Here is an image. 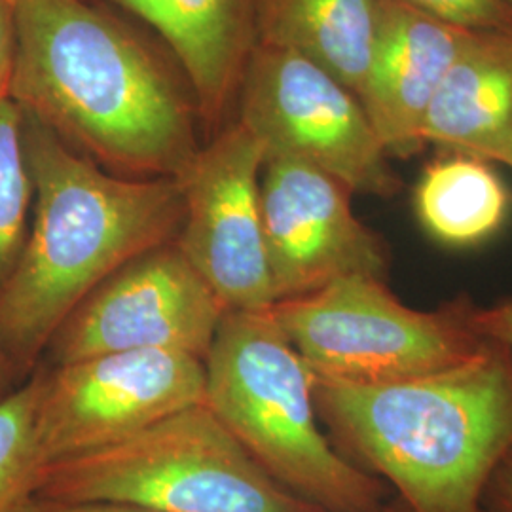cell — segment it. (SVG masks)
<instances>
[{"instance_id": "obj_11", "label": "cell", "mask_w": 512, "mask_h": 512, "mask_svg": "<svg viewBox=\"0 0 512 512\" xmlns=\"http://www.w3.org/2000/svg\"><path fill=\"white\" fill-rule=\"evenodd\" d=\"M351 190L300 160L266 156L260 209L275 302L315 293L336 279H389L391 251L357 219Z\"/></svg>"}, {"instance_id": "obj_16", "label": "cell", "mask_w": 512, "mask_h": 512, "mask_svg": "<svg viewBox=\"0 0 512 512\" xmlns=\"http://www.w3.org/2000/svg\"><path fill=\"white\" fill-rule=\"evenodd\" d=\"M412 203L429 238L444 247L469 249L503 228L511 194L490 162L446 152L423 167Z\"/></svg>"}, {"instance_id": "obj_6", "label": "cell", "mask_w": 512, "mask_h": 512, "mask_svg": "<svg viewBox=\"0 0 512 512\" xmlns=\"http://www.w3.org/2000/svg\"><path fill=\"white\" fill-rule=\"evenodd\" d=\"M315 378L382 384L442 372L490 348L461 294L439 310H414L376 277H344L268 308Z\"/></svg>"}, {"instance_id": "obj_3", "label": "cell", "mask_w": 512, "mask_h": 512, "mask_svg": "<svg viewBox=\"0 0 512 512\" xmlns=\"http://www.w3.org/2000/svg\"><path fill=\"white\" fill-rule=\"evenodd\" d=\"M313 397L334 448L391 486L406 511L484 512L512 450L509 349L492 342L469 363L397 382L315 378Z\"/></svg>"}, {"instance_id": "obj_28", "label": "cell", "mask_w": 512, "mask_h": 512, "mask_svg": "<svg viewBox=\"0 0 512 512\" xmlns=\"http://www.w3.org/2000/svg\"><path fill=\"white\" fill-rule=\"evenodd\" d=\"M14 2H16V0H14Z\"/></svg>"}, {"instance_id": "obj_21", "label": "cell", "mask_w": 512, "mask_h": 512, "mask_svg": "<svg viewBox=\"0 0 512 512\" xmlns=\"http://www.w3.org/2000/svg\"><path fill=\"white\" fill-rule=\"evenodd\" d=\"M473 327L482 338L495 342L512 353V298L490 308L475 306Z\"/></svg>"}, {"instance_id": "obj_7", "label": "cell", "mask_w": 512, "mask_h": 512, "mask_svg": "<svg viewBox=\"0 0 512 512\" xmlns=\"http://www.w3.org/2000/svg\"><path fill=\"white\" fill-rule=\"evenodd\" d=\"M238 120L266 156L313 165L353 194L395 198L403 181L359 97L302 55L256 44L239 84Z\"/></svg>"}, {"instance_id": "obj_22", "label": "cell", "mask_w": 512, "mask_h": 512, "mask_svg": "<svg viewBox=\"0 0 512 512\" xmlns=\"http://www.w3.org/2000/svg\"><path fill=\"white\" fill-rule=\"evenodd\" d=\"M484 511L512 512V450L497 467L484 495Z\"/></svg>"}, {"instance_id": "obj_13", "label": "cell", "mask_w": 512, "mask_h": 512, "mask_svg": "<svg viewBox=\"0 0 512 512\" xmlns=\"http://www.w3.org/2000/svg\"><path fill=\"white\" fill-rule=\"evenodd\" d=\"M97 2V0H90ZM143 19L183 67L200 120L217 128L236 103L256 46L255 0H105Z\"/></svg>"}, {"instance_id": "obj_5", "label": "cell", "mask_w": 512, "mask_h": 512, "mask_svg": "<svg viewBox=\"0 0 512 512\" xmlns=\"http://www.w3.org/2000/svg\"><path fill=\"white\" fill-rule=\"evenodd\" d=\"M37 497L156 512H325L266 475L205 404L46 465Z\"/></svg>"}, {"instance_id": "obj_4", "label": "cell", "mask_w": 512, "mask_h": 512, "mask_svg": "<svg viewBox=\"0 0 512 512\" xmlns=\"http://www.w3.org/2000/svg\"><path fill=\"white\" fill-rule=\"evenodd\" d=\"M203 366V404L277 484L325 512L384 509L389 488L321 429L313 372L270 310L226 311Z\"/></svg>"}, {"instance_id": "obj_24", "label": "cell", "mask_w": 512, "mask_h": 512, "mask_svg": "<svg viewBox=\"0 0 512 512\" xmlns=\"http://www.w3.org/2000/svg\"><path fill=\"white\" fill-rule=\"evenodd\" d=\"M16 374H19L18 368L12 363L6 349L2 348V344H0V403L16 389L12 385Z\"/></svg>"}, {"instance_id": "obj_23", "label": "cell", "mask_w": 512, "mask_h": 512, "mask_svg": "<svg viewBox=\"0 0 512 512\" xmlns=\"http://www.w3.org/2000/svg\"><path fill=\"white\" fill-rule=\"evenodd\" d=\"M27 512H156L118 505V503H67V501H50V499H35Z\"/></svg>"}, {"instance_id": "obj_27", "label": "cell", "mask_w": 512, "mask_h": 512, "mask_svg": "<svg viewBox=\"0 0 512 512\" xmlns=\"http://www.w3.org/2000/svg\"><path fill=\"white\" fill-rule=\"evenodd\" d=\"M505 2H507V4H509V6L512 8V0H505Z\"/></svg>"}, {"instance_id": "obj_1", "label": "cell", "mask_w": 512, "mask_h": 512, "mask_svg": "<svg viewBox=\"0 0 512 512\" xmlns=\"http://www.w3.org/2000/svg\"><path fill=\"white\" fill-rule=\"evenodd\" d=\"M10 99L69 147L131 179H177L200 152L198 107L164 61L90 0H16Z\"/></svg>"}, {"instance_id": "obj_2", "label": "cell", "mask_w": 512, "mask_h": 512, "mask_svg": "<svg viewBox=\"0 0 512 512\" xmlns=\"http://www.w3.org/2000/svg\"><path fill=\"white\" fill-rule=\"evenodd\" d=\"M35 220L0 287V344L29 370L90 294L183 226L177 179H131L99 167L25 114Z\"/></svg>"}, {"instance_id": "obj_10", "label": "cell", "mask_w": 512, "mask_h": 512, "mask_svg": "<svg viewBox=\"0 0 512 512\" xmlns=\"http://www.w3.org/2000/svg\"><path fill=\"white\" fill-rule=\"evenodd\" d=\"M262 165V145L232 122L177 177L184 219L175 245L226 311L268 310L275 304L260 209Z\"/></svg>"}, {"instance_id": "obj_9", "label": "cell", "mask_w": 512, "mask_h": 512, "mask_svg": "<svg viewBox=\"0 0 512 512\" xmlns=\"http://www.w3.org/2000/svg\"><path fill=\"white\" fill-rule=\"evenodd\" d=\"M224 315L219 296L173 241L110 275L46 351L52 366L124 351H173L203 361Z\"/></svg>"}, {"instance_id": "obj_8", "label": "cell", "mask_w": 512, "mask_h": 512, "mask_svg": "<svg viewBox=\"0 0 512 512\" xmlns=\"http://www.w3.org/2000/svg\"><path fill=\"white\" fill-rule=\"evenodd\" d=\"M205 401L202 359L124 351L40 370L35 427L46 465L131 437Z\"/></svg>"}, {"instance_id": "obj_17", "label": "cell", "mask_w": 512, "mask_h": 512, "mask_svg": "<svg viewBox=\"0 0 512 512\" xmlns=\"http://www.w3.org/2000/svg\"><path fill=\"white\" fill-rule=\"evenodd\" d=\"M40 370L0 403V512H27L37 499L46 459L35 412Z\"/></svg>"}, {"instance_id": "obj_20", "label": "cell", "mask_w": 512, "mask_h": 512, "mask_svg": "<svg viewBox=\"0 0 512 512\" xmlns=\"http://www.w3.org/2000/svg\"><path fill=\"white\" fill-rule=\"evenodd\" d=\"M18 50L16 2L0 0V99L10 97Z\"/></svg>"}, {"instance_id": "obj_26", "label": "cell", "mask_w": 512, "mask_h": 512, "mask_svg": "<svg viewBox=\"0 0 512 512\" xmlns=\"http://www.w3.org/2000/svg\"><path fill=\"white\" fill-rule=\"evenodd\" d=\"M507 35H509V40H511V44H512V31H509V33H507Z\"/></svg>"}, {"instance_id": "obj_19", "label": "cell", "mask_w": 512, "mask_h": 512, "mask_svg": "<svg viewBox=\"0 0 512 512\" xmlns=\"http://www.w3.org/2000/svg\"><path fill=\"white\" fill-rule=\"evenodd\" d=\"M431 18L471 33L512 31V8L505 0H403Z\"/></svg>"}, {"instance_id": "obj_12", "label": "cell", "mask_w": 512, "mask_h": 512, "mask_svg": "<svg viewBox=\"0 0 512 512\" xmlns=\"http://www.w3.org/2000/svg\"><path fill=\"white\" fill-rule=\"evenodd\" d=\"M471 35L403 0H384L359 101L389 158H410L425 147V112Z\"/></svg>"}, {"instance_id": "obj_25", "label": "cell", "mask_w": 512, "mask_h": 512, "mask_svg": "<svg viewBox=\"0 0 512 512\" xmlns=\"http://www.w3.org/2000/svg\"><path fill=\"white\" fill-rule=\"evenodd\" d=\"M380 512H408L403 503L397 499V497H391L387 503H385L384 509Z\"/></svg>"}, {"instance_id": "obj_14", "label": "cell", "mask_w": 512, "mask_h": 512, "mask_svg": "<svg viewBox=\"0 0 512 512\" xmlns=\"http://www.w3.org/2000/svg\"><path fill=\"white\" fill-rule=\"evenodd\" d=\"M507 33H473L465 42L425 112V145L512 169V44Z\"/></svg>"}, {"instance_id": "obj_18", "label": "cell", "mask_w": 512, "mask_h": 512, "mask_svg": "<svg viewBox=\"0 0 512 512\" xmlns=\"http://www.w3.org/2000/svg\"><path fill=\"white\" fill-rule=\"evenodd\" d=\"M33 179L25 150V118L18 103L0 99V287L12 274L29 234Z\"/></svg>"}, {"instance_id": "obj_15", "label": "cell", "mask_w": 512, "mask_h": 512, "mask_svg": "<svg viewBox=\"0 0 512 512\" xmlns=\"http://www.w3.org/2000/svg\"><path fill=\"white\" fill-rule=\"evenodd\" d=\"M384 0H255L256 44L306 57L359 97Z\"/></svg>"}]
</instances>
